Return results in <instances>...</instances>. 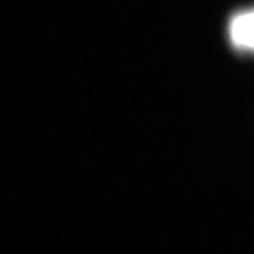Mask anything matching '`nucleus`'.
<instances>
[{
	"label": "nucleus",
	"instance_id": "1",
	"mask_svg": "<svg viewBox=\"0 0 254 254\" xmlns=\"http://www.w3.org/2000/svg\"><path fill=\"white\" fill-rule=\"evenodd\" d=\"M228 38L235 48L254 52V9L240 12L231 18Z\"/></svg>",
	"mask_w": 254,
	"mask_h": 254
}]
</instances>
